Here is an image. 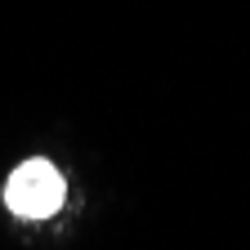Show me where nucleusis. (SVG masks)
I'll list each match as a JSON object with an SVG mask.
<instances>
[{"instance_id": "f257e3e1", "label": "nucleus", "mask_w": 250, "mask_h": 250, "mask_svg": "<svg viewBox=\"0 0 250 250\" xmlns=\"http://www.w3.org/2000/svg\"><path fill=\"white\" fill-rule=\"evenodd\" d=\"M67 188H62V174L49 166V161H27L9 174V188H5V206L18 214V219H49Z\"/></svg>"}]
</instances>
